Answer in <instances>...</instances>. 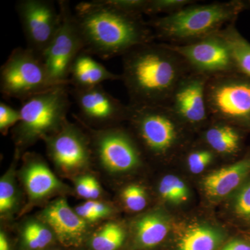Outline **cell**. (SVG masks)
Segmentation results:
<instances>
[{
	"label": "cell",
	"instance_id": "9",
	"mask_svg": "<svg viewBox=\"0 0 250 250\" xmlns=\"http://www.w3.org/2000/svg\"><path fill=\"white\" fill-rule=\"evenodd\" d=\"M16 9L27 47L42 57L60 26L59 7L50 0H20Z\"/></svg>",
	"mask_w": 250,
	"mask_h": 250
},
{
	"label": "cell",
	"instance_id": "28",
	"mask_svg": "<svg viewBox=\"0 0 250 250\" xmlns=\"http://www.w3.org/2000/svg\"><path fill=\"white\" fill-rule=\"evenodd\" d=\"M122 200L125 207L132 212L141 211L147 204V193L144 188L138 184H130L123 189Z\"/></svg>",
	"mask_w": 250,
	"mask_h": 250
},
{
	"label": "cell",
	"instance_id": "23",
	"mask_svg": "<svg viewBox=\"0 0 250 250\" xmlns=\"http://www.w3.org/2000/svg\"><path fill=\"white\" fill-rule=\"evenodd\" d=\"M129 236L124 228L108 223L90 235L84 247L86 250H126Z\"/></svg>",
	"mask_w": 250,
	"mask_h": 250
},
{
	"label": "cell",
	"instance_id": "38",
	"mask_svg": "<svg viewBox=\"0 0 250 250\" xmlns=\"http://www.w3.org/2000/svg\"><path fill=\"white\" fill-rule=\"evenodd\" d=\"M0 250H15L9 237L3 231L0 232Z\"/></svg>",
	"mask_w": 250,
	"mask_h": 250
},
{
	"label": "cell",
	"instance_id": "33",
	"mask_svg": "<svg viewBox=\"0 0 250 250\" xmlns=\"http://www.w3.org/2000/svg\"><path fill=\"white\" fill-rule=\"evenodd\" d=\"M219 250H250V236L230 238Z\"/></svg>",
	"mask_w": 250,
	"mask_h": 250
},
{
	"label": "cell",
	"instance_id": "22",
	"mask_svg": "<svg viewBox=\"0 0 250 250\" xmlns=\"http://www.w3.org/2000/svg\"><path fill=\"white\" fill-rule=\"evenodd\" d=\"M229 49L237 72L250 78V42L236 27V22L219 31Z\"/></svg>",
	"mask_w": 250,
	"mask_h": 250
},
{
	"label": "cell",
	"instance_id": "36",
	"mask_svg": "<svg viewBox=\"0 0 250 250\" xmlns=\"http://www.w3.org/2000/svg\"><path fill=\"white\" fill-rule=\"evenodd\" d=\"M76 190L80 196L89 200V175L82 176L77 179Z\"/></svg>",
	"mask_w": 250,
	"mask_h": 250
},
{
	"label": "cell",
	"instance_id": "13",
	"mask_svg": "<svg viewBox=\"0 0 250 250\" xmlns=\"http://www.w3.org/2000/svg\"><path fill=\"white\" fill-rule=\"evenodd\" d=\"M42 140L51 159L63 172L83 170L89 165L90 141L77 125L67 121L60 131Z\"/></svg>",
	"mask_w": 250,
	"mask_h": 250
},
{
	"label": "cell",
	"instance_id": "31",
	"mask_svg": "<svg viewBox=\"0 0 250 250\" xmlns=\"http://www.w3.org/2000/svg\"><path fill=\"white\" fill-rule=\"evenodd\" d=\"M105 4L118 11L134 16L146 14L148 0H103Z\"/></svg>",
	"mask_w": 250,
	"mask_h": 250
},
{
	"label": "cell",
	"instance_id": "25",
	"mask_svg": "<svg viewBox=\"0 0 250 250\" xmlns=\"http://www.w3.org/2000/svg\"><path fill=\"white\" fill-rule=\"evenodd\" d=\"M159 191L165 201L173 205H181L189 198L188 188L183 180L172 174L166 175L161 179Z\"/></svg>",
	"mask_w": 250,
	"mask_h": 250
},
{
	"label": "cell",
	"instance_id": "8",
	"mask_svg": "<svg viewBox=\"0 0 250 250\" xmlns=\"http://www.w3.org/2000/svg\"><path fill=\"white\" fill-rule=\"evenodd\" d=\"M62 21L42 59L49 80L54 85H70V72L84 43L68 1H59Z\"/></svg>",
	"mask_w": 250,
	"mask_h": 250
},
{
	"label": "cell",
	"instance_id": "12",
	"mask_svg": "<svg viewBox=\"0 0 250 250\" xmlns=\"http://www.w3.org/2000/svg\"><path fill=\"white\" fill-rule=\"evenodd\" d=\"M209 77L190 72L176 87L166 106L187 127H199L210 120L207 100Z\"/></svg>",
	"mask_w": 250,
	"mask_h": 250
},
{
	"label": "cell",
	"instance_id": "18",
	"mask_svg": "<svg viewBox=\"0 0 250 250\" xmlns=\"http://www.w3.org/2000/svg\"><path fill=\"white\" fill-rule=\"evenodd\" d=\"M210 119L202 133L204 143L219 155L234 156L241 152L244 131L227 122Z\"/></svg>",
	"mask_w": 250,
	"mask_h": 250
},
{
	"label": "cell",
	"instance_id": "21",
	"mask_svg": "<svg viewBox=\"0 0 250 250\" xmlns=\"http://www.w3.org/2000/svg\"><path fill=\"white\" fill-rule=\"evenodd\" d=\"M228 238L220 229L209 225L188 228L174 242L172 250H219Z\"/></svg>",
	"mask_w": 250,
	"mask_h": 250
},
{
	"label": "cell",
	"instance_id": "32",
	"mask_svg": "<svg viewBox=\"0 0 250 250\" xmlns=\"http://www.w3.org/2000/svg\"><path fill=\"white\" fill-rule=\"evenodd\" d=\"M20 109H16L3 102L0 103V131L7 134L10 128L14 127L21 121Z\"/></svg>",
	"mask_w": 250,
	"mask_h": 250
},
{
	"label": "cell",
	"instance_id": "34",
	"mask_svg": "<svg viewBox=\"0 0 250 250\" xmlns=\"http://www.w3.org/2000/svg\"><path fill=\"white\" fill-rule=\"evenodd\" d=\"M75 211L81 218L83 219L87 223H94V222L100 220L98 215L94 212L87 202H85L83 205L78 206L75 209Z\"/></svg>",
	"mask_w": 250,
	"mask_h": 250
},
{
	"label": "cell",
	"instance_id": "7",
	"mask_svg": "<svg viewBox=\"0 0 250 250\" xmlns=\"http://www.w3.org/2000/svg\"><path fill=\"white\" fill-rule=\"evenodd\" d=\"M54 85L49 80L42 57L31 49H14L0 69V92L22 103Z\"/></svg>",
	"mask_w": 250,
	"mask_h": 250
},
{
	"label": "cell",
	"instance_id": "40",
	"mask_svg": "<svg viewBox=\"0 0 250 250\" xmlns=\"http://www.w3.org/2000/svg\"><path fill=\"white\" fill-rule=\"evenodd\" d=\"M85 250L84 248H80V249H76V250Z\"/></svg>",
	"mask_w": 250,
	"mask_h": 250
},
{
	"label": "cell",
	"instance_id": "39",
	"mask_svg": "<svg viewBox=\"0 0 250 250\" xmlns=\"http://www.w3.org/2000/svg\"><path fill=\"white\" fill-rule=\"evenodd\" d=\"M71 249H68V248H65V247L61 246L60 244L57 245V246L52 247V248H49L48 249H46L45 250H68Z\"/></svg>",
	"mask_w": 250,
	"mask_h": 250
},
{
	"label": "cell",
	"instance_id": "14",
	"mask_svg": "<svg viewBox=\"0 0 250 250\" xmlns=\"http://www.w3.org/2000/svg\"><path fill=\"white\" fill-rule=\"evenodd\" d=\"M80 116L84 121L97 125L116 124L129 119L130 107L108 93L103 85L90 88H73L70 90Z\"/></svg>",
	"mask_w": 250,
	"mask_h": 250
},
{
	"label": "cell",
	"instance_id": "5",
	"mask_svg": "<svg viewBox=\"0 0 250 250\" xmlns=\"http://www.w3.org/2000/svg\"><path fill=\"white\" fill-rule=\"evenodd\" d=\"M129 119L145 149L155 156H165L180 144L187 127L167 106H131Z\"/></svg>",
	"mask_w": 250,
	"mask_h": 250
},
{
	"label": "cell",
	"instance_id": "37",
	"mask_svg": "<svg viewBox=\"0 0 250 250\" xmlns=\"http://www.w3.org/2000/svg\"><path fill=\"white\" fill-rule=\"evenodd\" d=\"M102 193L101 187L96 179L89 175V200L98 198Z\"/></svg>",
	"mask_w": 250,
	"mask_h": 250
},
{
	"label": "cell",
	"instance_id": "15",
	"mask_svg": "<svg viewBox=\"0 0 250 250\" xmlns=\"http://www.w3.org/2000/svg\"><path fill=\"white\" fill-rule=\"evenodd\" d=\"M41 218L52 230L59 244L68 249L83 248L91 235L88 223L69 207L65 199L49 204L42 210Z\"/></svg>",
	"mask_w": 250,
	"mask_h": 250
},
{
	"label": "cell",
	"instance_id": "30",
	"mask_svg": "<svg viewBox=\"0 0 250 250\" xmlns=\"http://www.w3.org/2000/svg\"><path fill=\"white\" fill-rule=\"evenodd\" d=\"M196 2L197 1L192 0H148L145 14L152 16L158 14L167 16Z\"/></svg>",
	"mask_w": 250,
	"mask_h": 250
},
{
	"label": "cell",
	"instance_id": "26",
	"mask_svg": "<svg viewBox=\"0 0 250 250\" xmlns=\"http://www.w3.org/2000/svg\"><path fill=\"white\" fill-rule=\"evenodd\" d=\"M232 209L237 218L250 225V176L234 192Z\"/></svg>",
	"mask_w": 250,
	"mask_h": 250
},
{
	"label": "cell",
	"instance_id": "17",
	"mask_svg": "<svg viewBox=\"0 0 250 250\" xmlns=\"http://www.w3.org/2000/svg\"><path fill=\"white\" fill-rule=\"evenodd\" d=\"M250 176V149L239 160L206 176L202 187L207 196L220 200L236 191Z\"/></svg>",
	"mask_w": 250,
	"mask_h": 250
},
{
	"label": "cell",
	"instance_id": "35",
	"mask_svg": "<svg viewBox=\"0 0 250 250\" xmlns=\"http://www.w3.org/2000/svg\"><path fill=\"white\" fill-rule=\"evenodd\" d=\"M92 209L98 215L99 218H104L111 214L112 209L109 206L103 202L89 200L87 201Z\"/></svg>",
	"mask_w": 250,
	"mask_h": 250
},
{
	"label": "cell",
	"instance_id": "4",
	"mask_svg": "<svg viewBox=\"0 0 250 250\" xmlns=\"http://www.w3.org/2000/svg\"><path fill=\"white\" fill-rule=\"evenodd\" d=\"M67 85H57L22 102L21 121L15 126V140L25 147L60 131L67 121L70 107Z\"/></svg>",
	"mask_w": 250,
	"mask_h": 250
},
{
	"label": "cell",
	"instance_id": "11",
	"mask_svg": "<svg viewBox=\"0 0 250 250\" xmlns=\"http://www.w3.org/2000/svg\"><path fill=\"white\" fill-rule=\"evenodd\" d=\"M93 147L106 170L121 173L134 170L141 163V151L131 134L117 126L95 131Z\"/></svg>",
	"mask_w": 250,
	"mask_h": 250
},
{
	"label": "cell",
	"instance_id": "6",
	"mask_svg": "<svg viewBox=\"0 0 250 250\" xmlns=\"http://www.w3.org/2000/svg\"><path fill=\"white\" fill-rule=\"evenodd\" d=\"M207 100L210 118L250 131V78L234 72L209 78Z\"/></svg>",
	"mask_w": 250,
	"mask_h": 250
},
{
	"label": "cell",
	"instance_id": "27",
	"mask_svg": "<svg viewBox=\"0 0 250 250\" xmlns=\"http://www.w3.org/2000/svg\"><path fill=\"white\" fill-rule=\"evenodd\" d=\"M17 190L14 177L11 172L2 177L0 180V213L9 214L17 205Z\"/></svg>",
	"mask_w": 250,
	"mask_h": 250
},
{
	"label": "cell",
	"instance_id": "24",
	"mask_svg": "<svg viewBox=\"0 0 250 250\" xmlns=\"http://www.w3.org/2000/svg\"><path fill=\"white\" fill-rule=\"evenodd\" d=\"M57 237L43 222H29L21 230L18 250H45L58 245Z\"/></svg>",
	"mask_w": 250,
	"mask_h": 250
},
{
	"label": "cell",
	"instance_id": "19",
	"mask_svg": "<svg viewBox=\"0 0 250 250\" xmlns=\"http://www.w3.org/2000/svg\"><path fill=\"white\" fill-rule=\"evenodd\" d=\"M69 80L73 88H85L101 85L106 81H121L122 77L109 71L83 50L72 63Z\"/></svg>",
	"mask_w": 250,
	"mask_h": 250
},
{
	"label": "cell",
	"instance_id": "20",
	"mask_svg": "<svg viewBox=\"0 0 250 250\" xmlns=\"http://www.w3.org/2000/svg\"><path fill=\"white\" fill-rule=\"evenodd\" d=\"M31 200H39L62 189L63 185L42 161L29 156L22 174Z\"/></svg>",
	"mask_w": 250,
	"mask_h": 250
},
{
	"label": "cell",
	"instance_id": "16",
	"mask_svg": "<svg viewBox=\"0 0 250 250\" xmlns=\"http://www.w3.org/2000/svg\"><path fill=\"white\" fill-rule=\"evenodd\" d=\"M170 231V220L160 211H152L133 225L126 250H155L162 246Z\"/></svg>",
	"mask_w": 250,
	"mask_h": 250
},
{
	"label": "cell",
	"instance_id": "2",
	"mask_svg": "<svg viewBox=\"0 0 250 250\" xmlns=\"http://www.w3.org/2000/svg\"><path fill=\"white\" fill-rule=\"evenodd\" d=\"M74 16L84 51L103 59L123 57L131 49L155 39L143 16L118 11L103 0L79 3Z\"/></svg>",
	"mask_w": 250,
	"mask_h": 250
},
{
	"label": "cell",
	"instance_id": "1",
	"mask_svg": "<svg viewBox=\"0 0 250 250\" xmlns=\"http://www.w3.org/2000/svg\"><path fill=\"white\" fill-rule=\"evenodd\" d=\"M183 59L165 42L138 46L123 56L122 82L131 106H166L181 80L190 73Z\"/></svg>",
	"mask_w": 250,
	"mask_h": 250
},
{
	"label": "cell",
	"instance_id": "29",
	"mask_svg": "<svg viewBox=\"0 0 250 250\" xmlns=\"http://www.w3.org/2000/svg\"><path fill=\"white\" fill-rule=\"evenodd\" d=\"M216 154L207 145L190 151L187 156L188 167L193 174H200L213 162Z\"/></svg>",
	"mask_w": 250,
	"mask_h": 250
},
{
	"label": "cell",
	"instance_id": "3",
	"mask_svg": "<svg viewBox=\"0 0 250 250\" xmlns=\"http://www.w3.org/2000/svg\"><path fill=\"white\" fill-rule=\"evenodd\" d=\"M250 9V1L231 0L209 4L188 5L167 16L147 21L155 39L166 43L184 45L217 34L243 11Z\"/></svg>",
	"mask_w": 250,
	"mask_h": 250
},
{
	"label": "cell",
	"instance_id": "10",
	"mask_svg": "<svg viewBox=\"0 0 250 250\" xmlns=\"http://www.w3.org/2000/svg\"><path fill=\"white\" fill-rule=\"evenodd\" d=\"M166 45L184 59L191 72L209 78L236 72L229 49L218 33L190 43Z\"/></svg>",
	"mask_w": 250,
	"mask_h": 250
}]
</instances>
